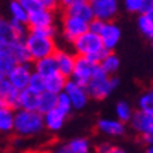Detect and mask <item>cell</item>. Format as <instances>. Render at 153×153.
Returning <instances> with one entry per match:
<instances>
[{
  "mask_svg": "<svg viewBox=\"0 0 153 153\" xmlns=\"http://www.w3.org/2000/svg\"><path fill=\"white\" fill-rule=\"evenodd\" d=\"M112 148H114V145L111 142H100L94 150L97 153H112Z\"/></svg>",
  "mask_w": 153,
  "mask_h": 153,
  "instance_id": "8d00e7d4",
  "label": "cell"
},
{
  "mask_svg": "<svg viewBox=\"0 0 153 153\" xmlns=\"http://www.w3.org/2000/svg\"><path fill=\"white\" fill-rule=\"evenodd\" d=\"M31 73H33L31 62H21V63H16L6 74H7V79L14 88L23 90L27 87Z\"/></svg>",
  "mask_w": 153,
  "mask_h": 153,
  "instance_id": "7c38bea8",
  "label": "cell"
},
{
  "mask_svg": "<svg viewBox=\"0 0 153 153\" xmlns=\"http://www.w3.org/2000/svg\"><path fill=\"white\" fill-rule=\"evenodd\" d=\"M14 126V110L7 105L0 107V136L13 134Z\"/></svg>",
  "mask_w": 153,
  "mask_h": 153,
  "instance_id": "ffe728a7",
  "label": "cell"
},
{
  "mask_svg": "<svg viewBox=\"0 0 153 153\" xmlns=\"http://www.w3.org/2000/svg\"><path fill=\"white\" fill-rule=\"evenodd\" d=\"M27 33V24L17 23V21H13L10 19L0 17V44L7 47L19 39H24Z\"/></svg>",
  "mask_w": 153,
  "mask_h": 153,
  "instance_id": "52a82bcc",
  "label": "cell"
},
{
  "mask_svg": "<svg viewBox=\"0 0 153 153\" xmlns=\"http://www.w3.org/2000/svg\"><path fill=\"white\" fill-rule=\"evenodd\" d=\"M68 117L65 112H62L58 108H52L51 111L42 114V118H44V128L48 132H52V134H56L59 132L66 124V120Z\"/></svg>",
  "mask_w": 153,
  "mask_h": 153,
  "instance_id": "ac0fdd59",
  "label": "cell"
},
{
  "mask_svg": "<svg viewBox=\"0 0 153 153\" xmlns=\"http://www.w3.org/2000/svg\"><path fill=\"white\" fill-rule=\"evenodd\" d=\"M63 13L70 14V16H76V17H79V19L87 21V23L94 17L93 9H91V6L88 3V0L87 1H83V3H79V4L72 6L69 9H65Z\"/></svg>",
  "mask_w": 153,
  "mask_h": 153,
  "instance_id": "d4e9b609",
  "label": "cell"
},
{
  "mask_svg": "<svg viewBox=\"0 0 153 153\" xmlns=\"http://www.w3.org/2000/svg\"><path fill=\"white\" fill-rule=\"evenodd\" d=\"M19 91L14 88L7 79V74L4 72H0V98L3 100L4 105L17 110L19 108Z\"/></svg>",
  "mask_w": 153,
  "mask_h": 153,
  "instance_id": "2e32d148",
  "label": "cell"
},
{
  "mask_svg": "<svg viewBox=\"0 0 153 153\" xmlns=\"http://www.w3.org/2000/svg\"><path fill=\"white\" fill-rule=\"evenodd\" d=\"M138 110L149 114H153V90H146L139 96L138 98Z\"/></svg>",
  "mask_w": 153,
  "mask_h": 153,
  "instance_id": "1f68e13d",
  "label": "cell"
},
{
  "mask_svg": "<svg viewBox=\"0 0 153 153\" xmlns=\"http://www.w3.org/2000/svg\"><path fill=\"white\" fill-rule=\"evenodd\" d=\"M27 87L30 88V90H33V91H35V93L39 94L41 91L45 90V77L33 70V73H31V76H30V80H28Z\"/></svg>",
  "mask_w": 153,
  "mask_h": 153,
  "instance_id": "d6a6232c",
  "label": "cell"
},
{
  "mask_svg": "<svg viewBox=\"0 0 153 153\" xmlns=\"http://www.w3.org/2000/svg\"><path fill=\"white\" fill-rule=\"evenodd\" d=\"M88 3L93 9L94 17L102 21L114 20L120 11V0H88Z\"/></svg>",
  "mask_w": 153,
  "mask_h": 153,
  "instance_id": "4fadbf2b",
  "label": "cell"
},
{
  "mask_svg": "<svg viewBox=\"0 0 153 153\" xmlns=\"http://www.w3.org/2000/svg\"><path fill=\"white\" fill-rule=\"evenodd\" d=\"M136 25L139 33L146 39H153V13H139L136 14Z\"/></svg>",
  "mask_w": 153,
  "mask_h": 153,
  "instance_id": "603a6c76",
  "label": "cell"
},
{
  "mask_svg": "<svg viewBox=\"0 0 153 153\" xmlns=\"http://www.w3.org/2000/svg\"><path fill=\"white\" fill-rule=\"evenodd\" d=\"M63 91H65L66 96L69 97L73 111L74 110H76V111H80V110L86 108L88 101H90V96H88V93H87L86 86L74 82V80L70 79V77L66 80Z\"/></svg>",
  "mask_w": 153,
  "mask_h": 153,
  "instance_id": "ba28073f",
  "label": "cell"
},
{
  "mask_svg": "<svg viewBox=\"0 0 153 153\" xmlns=\"http://www.w3.org/2000/svg\"><path fill=\"white\" fill-rule=\"evenodd\" d=\"M115 118L117 120L122 121V122H125L128 124L131 120V117L134 114V108L132 105L129 104V101H126V100H120V101L115 104Z\"/></svg>",
  "mask_w": 153,
  "mask_h": 153,
  "instance_id": "f546056e",
  "label": "cell"
},
{
  "mask_svg": "<svg viewBox=\"0 0 153 153\" xmlns=\"http://www.w3.org/2000/svg\"><path fill=\"white\" fill-rule=\"evenodd\" d=\"M66 80H68V77H65L63 74L56 70V72L48 74L47 77H45V90L51 91V93H55V94L60 93L65 88Z\"/></svg>",
  "mask_w": 153,
  "mask_h": 153,
  "instance_id": "cb8c5ba5",
  "label": "cell"
},
{
  "mask_svg": "<svg viewBox=\"0 0 153 153\" xmlns=\"http://www.w3.org/2000/svg\"><path fill=\"white\" fill-rule=\"evenodd\" d=\"M53 59L56 63V70L69 79L72 76V72H73L74 62H76V53L69 51V49L58 48L53 52Z\"/></svg>",
  "mask_w": 153,
  "mask_h": 153,
  "instance_id": "9a60e30c",
  "label": "cell"
},
{
  "mask_svg": "<svg viewBox=\"0 0 153 153\" xmlns=\"http://www.w3.org/2000/svg\"><path fill=\"white\" fill-rule=\"evenodd\" d=\"M24 44H25L31 62L39 59V58H44V56L53 55V52L58 49V44H56L55 38L45 37L33 30H28V33L25 34Z\"/></svg>",
  "mask_w": 153,
  "mask_h": 153,
  "instance_id": "277c9868",
  "label": "cell"
},
{
  "mask_svg": "<svg viewBox=\"0 0 153 153\" xmlns=\"http://www.w3.org/2000/svg\"><path fill=\"white\" fill-rule=\"evenodd\" d=\"M56 108L60 110L62 112H65L66 115H70L73 108H72V104H70L69 97L66 96L65 91H60V93L56 94Z\"/></svg>",
  "mask_w": 153,
  "mask_h": 153,
  "instance_id": "836d02e7",
  "label": "cell"
},
{
  "mask_svg": "<svg viewBox=\"0 0 153 153\" xmlns=\"http://www.w3.org/2000/svg\"><path fill=\"white\" fill-rule=\"evenodd\" d=\"M45 131L42 114L37 110H14V126L13 134L20 139H30L39 136Z\"/></svg>",
  "mask_w": 153,
  "mask_h": 153,
  "instance_id": "6da1fadb",
  "label": "cell"
},
{
  "mask_svg": "<svg viewBox=\"0 0 153 153\" xmlns=\"http://www.w3.org/2000/svg\"><path fill=\"white\" fill-rule=\"evenodd\" d=\"M56 105V94L51 93L44 90L38 94V100H37V111L39 114H45V112L51 111L52 108H55Z\"/></svg>",
  "mask_w": 153,
  "mask_h": 153,
  "instance_id": "484cf974",
  "label": "cell"
},
{
  "mask_svg": "<svg viewBox=\"0 0 153 153\" xmlns=\"http://www.w3.org/2000/svg\"><path fill=\"white\" fill-rule=\"evenodd\" d=\"M9 19L17 23L27 24V7L17 0H10L9 1Z\"/></svg>",
  "mask_w": 153,
  "mask_h": 153,
  "instance_id": "4316f807",
  "label": "cell"
},
{
  "mask_svg": "<svg viewBox=\"0 0 153 153\" xmlns=\"http://www.w3.org/2000/svg\"><path fill=\"white\" fill-rule=\"evenodd\" d=\"M56 25V11L44 9L35 1L27 6V27L28 30H39V28Z\"/></svg>",
  "mask_w": 153,
  "mask_h": 153,
  "instance_id": "5b68a950",
  "label": "cell"
},
{
  "mask_svg": "<svg viewBox=\"0 0 153 153\" xmlns=\"http://www.w3.org/2000/svg\"><path fill=\"white\" fill-rule=\"evenodd\" d=\"M128 124L131 125V129L139 136L153 135V114L136 110L134 111Z\"/></svg>",
  "mask_w": 153,
  "mask_h": 153,
  "instance_id": "5bb4252c",
  "label": "cell"
},
{
  "mask_svg": "<svg viewBox=\"0 0 153 153\" xmlns=\"http://www.w3.org/2000/svg\"><path fill=\"white\" fill-rule=\"evenodd\" d=\"M98 66L101 68L102 72L107 74H117L121 68V59L115 53V51H107L101 59L98 60Z\"/></svg>",
  "mask_w": 153,
  "mask_h": 153,
  "instance_id": "d6986e66",
  "label": "cell"
},
{
  "mask_svg": "<svg viewBox=\"0 0 153 153\" xmlns=\"http://www.w3.org/2000/svg\"><path fill=\"white\" fill-rule=\"evenodd\" d=\"M96 129L100 135L107 138H122L126 134V124L117 118H98L96 122Z\"/></svg>",
  "mask_w": 153,
  "mask_h": 153,
  "instance_id": "8fae6325",
  "label": "cell"
},
{
  "mask_svg": "<svg viewBox=\"0 0 153 153\" xmlns=\"http://www.w3.org/2000/svg\"><path fill=\"white\" fill-rule=\"evenodd\" d=\"M70 45H72V49L76 53V56H84L97 63L107 52L98 34L88 31V30L82 35H79Z\"/></svg>",
  "mask_w": 153,
  "mask_h": 153,
  "instance_id": "3957f363",
  "label": "cell"
},
{
  "mask_svg": "<svg viewBox=\"0 0 153 153\" xmlns=\"http://www.w3.org/2000/svg\"><path fill=\"white\" fill-rule=\"evenodd\" d=\"M83 1H87V0H59V7L62 10L69 9L74 4H79V3H83Z\"/></svg>",
  "mask_w": 153,
  "mask_h": 153,
  "instance_id": "74e56055",
  "label": "cell"
},
{
  "mask_svg": "<svg viewBox=\"0 0 153 153\" xmlns=\"http://www.w3.org/2000/svg\"><path fill=\"white\" fill-rule=\"evenodd\" d=\"M16 63H17V62L14 60V58L9 52L7 47H4L3 44H0V72L7 73Z\"/></svg>",
  "mask_w": 153,
  "mask_h": 153,
  "instance_id": "4dcf8cb0",
  "label": "cell"
},
{
  "mask_svg": "<svg viewBox=\"0 0 153 153\" xmlns=\"http://www.w3.org/2000/svg\"><path fill=\"white\" fill-rule=\"evenodd\" d=\"M3 105H4V102H3V100L0 98V107H3Z\"/></svg>",
  "mask_w": 153,
  "mask_h": 153,
  "instance_id": "ab89813d",
  "label": "cell"
},
{
  "mask_svg": "<svg viewBox=\"0 0 153 153\" xmlns=\"http://www.w3.org/2000/svg\"><path fill=\"white\" fill-rule=\"evenodd\" d=\"M102 24H104V21L100 19H97V17H93V19L88 21V31H93V33L98 34L100 33V30H101Z\"/></svg>",
  "mask_w": 153,
  "mask_h": 153,
  "instance_id": "d590c367",
  "label": "cell"
},
{
  "mask_svg": "<svg viewBox=\"0 0 153 153\" xmlns=\"http://www.w3.org/2000/svg\"><path fill=\"white\" fill-rule=\"evenodd\" d=\"M38 6H41L44 9L48 10H53V11H58L59 10V0H34Z\"/></svg>",
  "mask_w": 153,
  "mask_h": 153,
  "instance_id": "e575fe53",
  "label": "cell"
},
{
  "mask_svg": "<svg viewBox=\"0 0 153 153\" xmlns=\"http://www.w3.org/2000/svg\"><path fill=\"white\" fill-rule=\"evenodd\" d=\"M88 30V23L84 20L70 16V14L62 13L60 17V35L66 44H72L76 38L86 33Z\"/></svg>",
  "mask_w": 153,
  "mask_h": 153,
  "instance_id": "8992f818",
  "label": "cell"
},
{
  "mask_svg": "<svg viewBox=\"0 0 153 153\" xmlns=\"http://www.w3.org/2000/svg\"><path fill=\"white\" fill-rule=\"evenodd\" d=\"M17 1H20V3H23V4L25 6V7H27V6H30L31 3H34V0H17Z\"/></svg>",
  "mask_w": 153,
  "mask_h": 153,
  "instance_id": "f35d334b",
  "label": "cell"
},
{
  "mask_svg": "<svg viewBox=\"0 0 153 153\" xmlns=\"http://www.w3.org/2000/svg\"><path fill=\"white\" fill-rule=\"evenodd\" d=\"M31 65H33L34 72L39 73L44 77H47L48 74L56 72V63H55V59H53V55L44 56V58H39L37 60H33Z\"/></svg>",
  "mask_w": 153,
  "mask_h": 153,
  "instance_id": "7402d4cb",
  "label": "cell"
},
{
  "mask_svg": "<svg viewBox=\"0 0 153 153\" xmlns=\"http://www.w3.org/2000/svg\"><path fill=\"white\" fill-rule=\"evenodd\" d=\"M38 93L30 90L28 87L19 91V108L24 110H37Z\"/></svg>",
  "mask_w": 153,
  "mask_h": 153,
  "instance_id": "83f0119b",
  "label": "cell"
},
{
  "mask_svg": "<svg viewBox=\"0 0 153 153\" xmlns=\"http://www.w3.org/2000/svg\"><path fill=\"white\" fill-rule=\"evenodd\" d=\"M118 84H120V79L117 77V74H112V76L107 74L98 66L97 70L94 72L93 77L86 84V88H87V93L90 96V100L102 101L114 93V90L118 87Z\"/></svg>",
  "mask_w": 153,
  "mask_h": 153,
  "instance_id": "7a4b0ae2",
  "label": "cell"
},
{
  "mask_svg": "<svg viewBox=\"0 0 153 153\" xmlns=\"http://www.w3.org/2000/svg\"><path fill=\"white\" fill-rule=\"evenodd\" d=\"M98 37L107 51H115V48L118 47L121 38H122V30L114 20L104 21L101 30L98 33Z\"/></svg>",
  "mask_w": 153,
  "mask_h": 153,
  "instance_id": "30bf717a",
  "label": "cell"
},
{
  "mask_svg": "<svg viewBox=\"0 0 153 153\" xmlns=\"http://www.w3.org/2000/svg\"><path fill=\"white\" fill-rule=\"evenodd\" d=\"M56 153H88L91 152V142L88 138L76 136L73 139L68 140L65 143H60L53 148Z\"/></svg>",
  "mask_w": 153,
  "mask_h": 153,
  "instance_id": "e0dca14e",
  "label": "cell"
},
{
  "mask_svg": "<svg viewBox=\"0 0 153 153\" xmlns=\"http://www.w3.org/2000/svg\"><path fill=\"white\" fill-rule=\"evenodd\" d=\"M98 63L94 60L84 58V56H76V62L73 66V72L70 79H73L74 82H77L80 84H86L88 83V80L93 77L94 72L97 70Z\"/></svg>",
  "mask_w": 153,
  "mask_h": 153,
  "instance_id": "9c48e42d",
  "label": "cell"
},
{
  "mask_svg": "<svg viewBox=\"0 0 153 153\" xmlns=\"http://www.w3.org/2000/svg\"><path fill=\"white\" fill-rule=\"evenodd\" d=\"M7 49H9V52L11 53V56L14 58V60H16L17 63H21V62H31L27 48H25V44H24V39H19V41H16V42H13V44H10V45H7Z\"/></svg>",
  "mask_w": 153,
  "mask_h": 153,
  "instance_id": "f1b7e54d",
  "label": "cell"
},
{
  "mask_svg": "<svg viewBox=\"0 0 153 153\" xmlns=\"http://www.w3.org/2000/svg\"><path fill=\"white\" fill-rule=\"evenodd\" d=\"M122 6L131 14L153 13V0H122Z\"/></svg>",
  "mask_w": 153,
  "mask_h": 153,
  "instance_id": "44dd1931",
  "label": "cell"
}]
</instances>
